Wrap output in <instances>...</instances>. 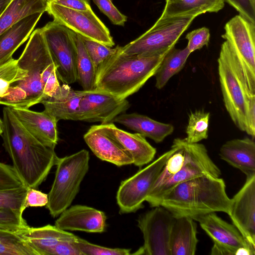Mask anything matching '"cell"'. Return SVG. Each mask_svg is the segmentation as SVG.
<instances>
[{
    "mask_svg": "<svg viewBox=\"0 0 255 255\" xmlns=\"http://www.w3.org/2000/svg\"><path fill=\"white\" fill-rule=\"evenodd\" d=\"M2 120L3 145L13 167L25 186L36 189L59 157L54 149L43 144L24 128L10 107L3 108Z\"/></svg>",
    "mask_w": 255,
    "mask_h": 255,
    "instance_id": "obj_1",
    "label": "cell"
},
{
    "mask_svg": "<svg viewBox=\"0 0 255 255\" xmlns=\"http://www.w3.org/2000/svg\"><path fill=\"white\" fill-rule=\"evenodd\" d=\"M231 203L224 180L205 175L174 186L163 196L160 206L175 218L189 217L197 221L211 213L221 212L228 214Z\"/></svg>",
    "mask_w": 255,
    "mask_h": 255,
    "instance_id": "obj_2",
    "label": "cell"
},
{
    "mask_svg": "<svg viewBox=\"0 0 255 255\" xmlns=\"http://www.w3.org/2000/svg\"><path fill=\"white\" fill-rule=\"evenodd\" d=\"M167 52L149 56L127 55L117 46L116 51L97 68L95 89L127 99L154 76Z\"/></svg>",
    "mask_w": 255,
    "mask_h": 255,
    "instance_id": "obj_3",
    "label": "cell"
},
{
    "mask_svg": "<svg viewBox=\"0 0 255 255\" xmlns=\"http://www.w3.org/2000/svg\"><path fill=\"white\" fill-rule=\"evenodd\" d=\"M54 62L41 28L33 31L22 54L18 66L27 72L25 78L12 83L0 97V105L10 108L29 109L44 99L42 74Z\"/></svg>",
    "mask_w": 255,
    "mask_h": 255,
    "instance_id": "obj_4",
    "label": "cell"
},
{
    "mask_svg": "<svg viewBox=\"0 0 255 255\" xmlns=\"http://www.w3.org/2000/svg\"><path fill=\"white\" fill-rule=\"evenodd\" d=\"M218 71L223 102L235 125L241 131L247 132V112L251 96L241 70L229 44L225 40L221 45L218 58Z\"/></svg>",
    "mask_w": 255,
    "mask_h": 255,
    "instance_id": "obj_5",
    "label": "cell"
},
{
    "mask_svg": "<svg viewBox=\"0 0 255 255\" xmlns=\"http://www.w3.org/2000/svg\"><path fill=\"white\" fill-rule=\"evenodd\" d=\"M90 155L82 149L58 158L53 183L48 194L46 206L55 218L71 205L78 193L80 184L88 171Z\"/></svg>",
    "mask_w": 255,
    "mask_h": 255,
    "instance_id": "obj_6",
    "label": "cell"
},
{
    "mask_svg": "<svg viewBox=\"0 0 255 255\" xmlns=\"http://www.w3.org/2000/svg\"><path fill=\"white\" fill-rule=\"evenodd\" d=\"M195 17L187 16L158 18L145 33L124 46H121V50L127 55L138 56L166 52L174 47Z\"/></svg>",
    "mask_w": 255,
    "mask_h": 255,
    "instance_id": "obj_7",
    "label": "cell"
},
{
    "mask_svg": "<svg viewBox=\"0 0 255 255\" xmlns=\"http://www.w3.org/2000/svg\"><path fill=\"white\" fill-rule=\"evenodd\" d=\"M222 37L230 44L248 92L255 96V24L237 15L228 21Z\"/></svg>",
    "mask_w": 255,
    "mask_h": 255,
    "instance_id": "obj_8",
    "label": "cell"
},
{
    "mask_svg": "<svg viewBox=\"0 0 255 255\" xmlns=\"http://www.w3.org/2000/svg\"><path fill=\"white\" fill-rule=\"evenodd\" d=\"M175 150L172 144L165 152L145 167L121 182L116 196L120 214L136 212L145 201L170 155Z\"/></svg>",
    "mask_w": 255,
    "mask_h": 255,
    "instance_id": "obj_9",
    "label": "cell"
},
{
    "mask_svg": "<svg viewBox=\"0 0 255 255\" xmlns=\"http://www.w3.org/2000/svg\"><path fill=\"white\" fill-rule=\"evenodd\" d=\"M186 160L181 169L159 188L150 192L146 198L151 207L160 206L163 196L180 183L205 175L220 177L221 171L211 159L205 146L199 142L189 143L182 138Z\"/></svg>",
    "mask_w": 255,
    "mask_h": 255,
    "instance_id": "obj_10",
    "label": "cell"
},
{
    "mask_svg": "<svg viewBox=\"0 0 255 255\" xmlns=\"http://www.w3.org/2000/svg\"><path fill=\"white\" fill-rule=\"evenodd\" d=\"M58 79L70 85L77 81L75 32L53 20L41 28Z\"/></svg>",
    "mask_w": 255,
    "mask_h": 255,
    "instance_id": "obj_11",
    "label": "cell"
},
{
    "mask_svg": "<svg viewBox=\"0 0 255 255\" xmlns=\"http://www.w3.org/2000/svg\"><path fill=\"white\" fill-rule=\"evenodd\" d=\"M175 219L161 206L140 215L137 226L143 234L144 243L133 254L171 255L170 240Z\"/></svg>",
    "mask_w": 255,
    "mask_h": 255,
    "instance_id": "obj_12",
    "label": "cell"
},
{
    "mask_svg": "<svg viewBox=\"0 0 255 255\" xmlns=\"http://www.w3.org/2000/svg\"><path fill=\"white\" fill-rule=\"evenodd\" d=\"M46 11L54 21L83 37L111 47L115 45L109 30L93 10L73 9L48 1Z\"/></svg>",
    "mask_w": 255,
    "mask_h": 255,
    "instance_id": "obj_13",
    "label": "cell"
},
{
    "mask_svg": "<svg viewBox=\"0 0 255 255\" xmlns=\"http://www.w3.org/2000/svg\"><path fill=\"white\" fill-rule=\"evenodd\" d=\"M130 107L126 99H121L110 93L94 89L84 91L80 102L79 121L113 122L118 115L124 113Z\"/></svg>",
    "mask_w": 255,
    "mask_h": 255,
    "instance_id": "obj_14",
    "label": "cell"
},
{
    "mask_svg": "<svg viewBox=\"0 0 255 255\" xmlns=\"http://www.w3.org/2000/svg\"><path fill=\"white\" fill-rule=\"evenodd\" d=\"M246 177L243 187L231 199L228 215L247 241L255 248V173Z\"/></svg>",
    "mask_w": 255,
    "mask_h": 255,
    "instance_id": "obj_15",
    "label": "cell"
},
{
    "mask_svg": "<svg viewBox=\"0 0 255 255\" xmlns=\"http://www.w3.org/2000/svg\"><path fill=\"white\" fill-rule=\"evenodd\" d=\"M106 220L103 211L85 205H75L62 212L55 225L66 231L102 233L106 230Z\"/></svg>",
    "mask_w": 255,
    "mask_h": 255,
    "instance_id": "obj_16",
    "label": "cell"
},
{
    "mask_svg": "<svg viewBox=\"0 0 255 255\" xmlns=\"http://www.w3.org/2000/svg\"><path fill=\"white\" fill-rule=\"evenodd\" d=\"M97 126L131 157L135 166L141 167L153 159L156 149L142 134L123 130L112 122Z\"/></svg>",
    "mask_w": 255,
    "mask_h": 255,
    "instance_id": "obj_17",
    "label": "cell"
},
{
    "mask_svg": "<svg viewBox=\"0 0 255 255\" xmlns=\"http://www.w3.org/2000/svg\"><path fill=\"white\" fill-rule=\"evenodd\" d=\"M10 109L21 125L33 136L44 145L55 149L58 135V121L54 117L44 111L38 112L29 109Z\"/></svg>",
    "mask_w": 255,
    "mask_h": 255,
    "instance_id": "obj_18",
    "label": "cell"
},
{
    "mask_svg": "<svg viewBox=\"0 0 255 255\" xmlns=\"http://www.w3.org/2000/svg\"><path fill=\"white\" fill-rule=\"evenodd\" d=\"M201 228L213 241L214 244L223 246L236 255L237 250L248 248L255 250L243 236L234 224H231L211 213L198 218L197 221Z\"/></svg>",
    "mask_w": 255,
    "mask_h": 255,
    "instance_id": "obj_19",
    "label": "cell"
},
{
    "mask_svg": "<svg viewBox=\"0 0 255 255\" xmlns=\"http://www.w3.org/2000/svg\"><path fill=\"white\" fill-rule=\"evenodd\" d=\"M84 139L93 153L102 160L122 166L133 164L131 157L97 125L90 127Z\"/></svg>",
    "mask_w": 255,
    "mask_h": 255,
    "instance_id": "obj_20",
    "label": "cell"
},
{
    "mask_svg": "<svg viewBox=\"0 0 255 255\" xmlns=\"http://www.w3.org/2000/svg\"><path fill=\"white\" fill-rule=\"evenodd\" d=\"M84 90H74L69 85L63 83L53 96L43 99L41 103L44 111L60 120L79 121L80 102Z\"/></svg>",
    "mask_w": 255,
    "mask_h": 255,
    "instance_id": "obj_21",
    "label": "cell"
},
{
    "mask_svg": "<svg viewBox=\"0 0 255 255\" xmlns=\"http://www.w3.org/2000/svg\"><path fill=\"white\" fill-rule=\"evenodd\" d=\"M220 158L246 176L255 173V142L248 137L229 140L219 151Z\"/></svg>",
    "mask_w": 255,
    "mask_h": 255,
    "instance_id": "obj_22",
    "label": "cell"
},
{
    "mask_svg": "<svg viewBox=\"0 0 255 255\" xmlns=\"http://www.w3.org/2000/svg\"><path fill=\"white\" fill-rule=\"evenodd\" d=\"M18 233L37 255H48L49 251L59 243L76 241L78 238L68 231L51 225L37 228L28 226Z\"/></svg>",
    "mask_w": 255,
    "mask_h": 255,
    "instance_id": "obj_23",
    "label": "cell"
},
{
    "mask_svg": "<svg viewBox=\"0 0 255 255\" xmlns=\"http://www.w3.org/2000/svg\"><path fill=\"white\" fill-rule=\"evenodd\" d=\"M43 13L36 12L27 16L0 35V65L12 58L14 52L30 35Z\"/></svg>",
    "mask_w": 255,
    "mask_h": 255,
    "instance_id": "obj_24",
    "label": "cell"
},
{
    "mask_svg": "<svg viewBox=\"0 0 255 255\" xmlns=\"http://www.w3.org/2000/svg\"><path fill=\"white\" fill-rule=\"evenodd\" d=\"M113 122L122 124L157 143L163 141L174 129V127L170 124L159 122L135 113L121 114L117 116Z\"/></svg>",
    "mask_w": 255,
    "mask_h": 255,
    "instance_id": "obj_25",
    "label": "cell"
},
{
    "mask_svg": "<svg viewBox=\"0 0 255 255\" xmlns=\"http://www.w3.org/2000/svg\"><path fill=\"white\" fill-rule=\"evenodd\" d=\"M197 225L189 217L175 219L170 240L171 255H194L198 240Z\"/></svg>",
    "mask_w": 255,
    "mask_h": 255,
    "instance_id": "obj_26",
    "label": "cell"
},
{
    "mask_svg": "<svg viewBox=\"0 0 255 255\" xmlns=\"http://www.w3.org/2000/svg\"><path fill=\"white\" fill-rule=\"evenodd\" d=\"M224 6V0H165V5L159 18L193 16L217 12Z\"/></svg>",
    "mask_w": 255,
    "mask_h": 255,
    "instance_id": "obj_27",
    "label": "cell"
},
{
    "mask_svg": "<svg viewBox=\"0 0 255 255\" xmlns=\"http://www.w3.org/2000/svg\"><path fill=\"white\" fill-rule=\"evenodd\" d=\"M47 0H13L0 17V35L22 18L46 11Z\"/></svg>",
    "mask_w": 255,
    "mask_h": 255,
    "instance_id": "obj_28",
    "label": "cell"
},
{
    "mask_svg": "<svg viewBox=\"0 0 255 255\" xmlns=\"http://www.w3.org/2000/svg\"><path fill=\"white\" fill-rule=\"evenodd\" d=\"M191 53L186 47L184 49H170L165 55L154 76L155 87L163 88L169 80L184 67Z\"/></svg>",
    "mask_w": 255,
    "mask_h": 255,
    "instance_id": "obj_29",
    "label": "cell"
},
{
    "mask_svg": "<svg viewBox=\"0 0 255 255\" xmlns=\"http://www.w3.org/2000/svg\"><path fill=\"white\" fill-rule=\"evenodd\" d=\"M75 42L76 49V68L77 81L83 90H94L97 69L87 51L81 36L76 33Z\"/></svg>",
    "mask_w": 255,
    "mask_h": 255,
    "instance_id": "obj_30",
    "label": "cell"
},
{
    "mask_svg": "<svg viewBox=\"0 0 255 255\" xmlns=\"http://www.w3.org/2000/svg\"><path fill=\"white\" fill-rule=\"evenodd\" d=\"M0 255H37L18 232L0 228Z\"/></svg>",
    "mask_w": 255,
    "mask_h": 255,
    "instance_id": "obj_31",
    "label": "cell"
},
{
    "mask_svg": "<svg viewBox=\"0 0 255 255\" xmlns=\"http://www.w3.org/2000/svg\"><path fill=\"white\" fill-rule=\"evenodd\" d=\"M210 114L204 110H196L189 115L186 128V137L184 138L189 143H198L208 137V128Z\"/></svg>",
    "mask_w": 255,
    "mask_h": 255,
    "instance_id": "obj_32",
    "label": "cell"
},
{
    "mask_svg": "<svg viewBox=\"0 0 255 255\" xmlns=\"http://www.w3.org/2000/svg\"><path fill=\"white\" fill-rule=\"evenodd\" d=\"M28 189L23 185L0 189V209L10 210L22 216Z\"/></svg>",
    "mask_w": 255,
    "mask_h": 255,
    "instance_id": "obj_33",
    "label": "cell"
},
{
    "mask_svg": "<svg viewBox=\"0 0 255 255\" xmlns=\"http://www.w3.org/2000/svg\"><path fill=\"white\" fill-rule=\"evenodd\" d=\"M26 75V71L18 66L17 59L12 58L0 65V97L5 94L12 83L23 80Z\"/></svg>",
    "mask_w": 255,
    "mask_h": 255,
    "instance_id": "obj_34",
    "label": "cell"
},
{
    "mask_svg": "<svg viewBox=\"0 0 255 255\" xmlns=\"http://www.w3.org/2000/svg\"><path fill=\"white\" fill-rule=\"evenodd\" d=\"M81 37L96 69L104 60L114 53L117 49V46L112 48L100 42Z\"/></svg>",
    "mask_w": 255,
    "mask_h": 255,
    "instance_id": "obj_35",
    "label": "cell"
},
{
    "mask_svg": "<svg viewBox=\"0 0 255 255\" xmlns=\"http://www.w3.org/2000/svg\"><path fill=\"white\" fill-rule=\"evenodd\" d=\"M83 255H128L131 250L109 248L92 244L78 237L75 241Z\"/></svg>",
    "mask_w": 255,
    "mask_h": 255,
    "instance_id": "obj_36",
    "label": "cell"
},
{
    "mask_svg": "<svg viewBox=\"0 0 255 255\" xmlns=\"http://www.w3.org/2000/svg\"><path fill=\"white\" fill-rule=\"evenodd\" d=\"M28 226L22 216L10 210L0 209V228L19 232Z\"/></svg>",
    "mask_w": 255,
    "mask_h": 255,
    "instance_id": "obj_37",
    "label": "cell"
},
{
    "mask_svg": "<svg viewBox=\"0 0 255 255\" xmlns=\"http://www.w3.org/2000/svg\"><path fill=\"white\" fill-rule=\"evenodd\" d=\"M54 62L50 64L42 74L41 82L45 98L52 97L60 89V85Z\"/></svg>",
    "mask_w": 255,
    "mask_h": 255,
    "instance_id": "obj_38",
    "label": "cell"
},
{
    "mask_svg": "<svg viewBox=\"0 0 255 255\" xmlns=\"http://www.w3.org/2000/svg\"><path fill=\"white\" fill-rule=\"evenodd\" d=\"M210 36L209 29L205 27L194 30L186 36L185 38L188 40L186 47L191 53L204 46H208Z\"/></svg>",
    "mask_w": 255,
    "mask_h": 255,
    "instance_id": "obj_39",
    "label": "cell"
},
{
    "mask_svg": "<svg viewBox=\"0 0 255 255\" xmlns=\"http://www.w3.org/2000/svg\"><path fill=\"white\" fill-rule=\"evenodd\" d=\"M100 10L115 25L124 26L127 17L122 13L111 0H93Z\"/></svg>",
    "mask_w": 255,
    "mask_h": 255,
    "instance_id": "obj_40",
    "label": "cell"
},
{
    "mask_svg": "<svg viewBox=\"0 0 255 255\" xmlns=\"http://www.w3.org/2000/svg\"><path fill=\"white\" fill-rule=\"evenodd\" d=\"M23 185L12 166L0 162V189Z\"/></svg>",
    "mask_w": 255,
    "mask_h": 255,
    "instance_id": "obj_41",
    "label": "cell"
},
{
    "mask_svg": "<svg viewBox=\"0 0 255 255\" xmlns=\"http://www.w3.org/2000/svg\"><path fill=\"white\" fill-rule=\"evenodd\" d=\"M234 7L239 14L255 24V0H224Z\"/></svg>",
    "mask_w": 255,
    "mask_h": 255,
    "instance_id": "obj_42",
    "label": "cell"
},
{
    "mask_svg": "<svg viewBox=\"0 0 255 255\" xmlns=\"http://www.w3.org/2000/svg\"><path fill=\"white\" fill-rule=\"evenodd\" d=\"M76 241H65L59 243L49 251L48 255H83L76 245Z\"/></svg>",
    "mask_w": 255,
    "mask_h": 255,
    "instance_id": "obj_43",
    "label": "cell"
},
{
    "mask_svg": "<svg viewBox=\"0 0 255 255\" xmlns=\"http://www.w3.org/2000/svg\"><path fill=\"white\" fill-rule=\"evenodd\" d=\"M48 201V194L36 188H29L26 196L25 207L26 208L43 207L46 206Z\"/></svg>",
    "mask_w": 255,
    "mask_h": 255,
    "instance_id": "obj_44",
    "label": "cell"
},
{
    "mask_svg": "<svg viewBox=\"0 0 255 255\" xmlns=\"http://www.w3.org/2000/svg\"><path fill=\"white\" fill-rule=\"evenodd\" d=\"M49 1L73 9L82 11L92 10L90 0H50Z\"/></svg>",
    "mask_w": 255,
    "mask_h": 255,
    "instance_id": "obj_45",
    "label": "cell"
},
{
    "mask_svg": "<svg viewBox=\"0 0 255 255\" xmlns=\"http://www.w3.org/2000/svg\"><path fill=\"white\" fill-rule=\"evenodd\" d=\"M247 133L254 139L255 136V96L250 98L247 112Z\"/></svg>",
    "mask_w": 255,
    "mask_h": 255,
    "instance_id": "obj_46",
    "label": "cell"
},
{
    "mask_svg": "<svg viewBox=\"0 0 255 255\" xmlns=\"http://www.w3.org/2000/svg\"><path fill=\"white\" fill-rule=\"evenodd\" d=\"M13 0H0V17Z\"/></svg>",
    "mask_w": 255,
    "mask_h": 255,
    "instance_id": "obj_47",
    "label": "cell"
},
{
    "mask_svg": "<svg viewBox=\"0 0 255 255\" xmlns=\"http://www.w3.org/2000/svg\"><path fill=\"white\" fill-rule=\"evenodd\" d=\"M3 130V122L2 120L0 119V135H1Z\"/></svg>",
    "mask_w": 255,
    "mask_h": 255,
    "instance_id": "obj_48",
    "label": "cell"
},
{
    "mask_svg": "<svg viewBox=\"0 0 255 255\" xmlns=\"http://www.w3.org/2000/svg\"><path fill=\"white\" fill-rule=\"evenodd\" d=\"M48 0V1H49V0Z\"/></svg>",
    "mask_w": 255,
    "mask_h": 255,
    "instance_id": "obj_49",
    "label": "cell"
},
{
    "mask_svg": "<svg viewBox=\"0 0 255 255\" xmlns=\"http://www.w3.org/2000/svg\"><path fill=\"white\" fill-rule=\"evenodd\" d=\"M111 1H112L113 0H111Z\"/></svg>",
    "mask_w": 255,
    "mask_h": 255,
    "instance_id": "obj_50",
    "label": "cell"
}]
</instances>
